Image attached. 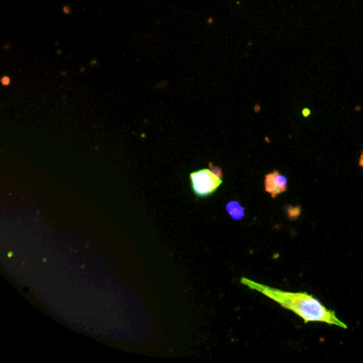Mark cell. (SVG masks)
Returning a JSON list of instances; mask_svg holds the SVG:
<instances>
[{"instance_id": "277c9868", "label": "cell", "mask_w": 363, "mask_h": 363, "mask_svg": "<svg viewBox=\"0 0 363 363\" xmlns=\"http://www.w3.org/2000/svg\"><path fill=\"white\" fill-rule=\"evenodd\" d=\"M227 213L230 216V218L235 220H240L245 216L244 208L242 207L241 203L237 201H230L226 205Z\"/></svg>"}, {"instance_id": "5b68a950", "label": "cell", "mask_w": 363, "mask_h": 363, "mask_svg": "<svg viewBox=\"0 0 363 363\" xmlns=\"http://www.w3.org/2000/svg\"><path fill=\"white\" fill-rule=\"evenodd\" d=\"M359 167L363 169V152L361 154L360 159H359Z\"/></svg>"}, {"instance_id": "6da1fadb", "label": "cell", "mask_w": 363, "mask_h": 363, "mask_svg": "<svg viewBox=\"0 0 363 363\" xmlns=\"http://www.w3.org/2000/svg\"><path fill=\"white\" fill-rule=\"evenodd\" d=\"M241 284L247 286L250 290L260 292L284 309L290 310L303 318L307 324L310 322L326 323L328 325H335L343 329H347V325L344 324L333 310L325 307L313 295L306 292H288L278 290L273 286H265L259 282L252 281L246 277L241 278Z\"/></svg>"}, {"instance_id": "7a4b0ae2", "label": "cell", "mask_w": 363, "mask_h": 363, "mask_svg": "<svg viewBox=\"0 0 363 363\" xmlns=\"http://www.w3.org/2000/svg\"><path fill=\"white\" fill-rule=\"evenodd\" d=\"M211 169H203L190 174L193 192L201 199H207L218 191L223 184V172L210 163Z\"/></svg>"}, {"instance_id": "3957f363", "label": "cell", "mask_w": 363, "mask_h": 363, "mask_svg": "<svg viewBox=\"0 0 363 363\" xmlns=\"http://www.w3.org/2000/svg\"><path fill=\"white\" fill-rule=\"evenodd\" d=\"M264 190L269 193L273 199L279 196L282 193L288 190V179L286 176L275 171L267 174L264 179Z\"/></svg>"}]
</instances>
